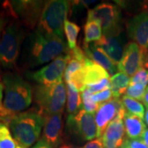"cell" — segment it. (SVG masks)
<instances>
[{
  "instance_id": "cell-1",
  "label": "cell",
  "mask_w": 148,
  "mask_h": 148,
  "mask_svg": "<svg viewBox=\"0 0 148 148\" xmlns=\"http://www.w3.org/2000/svg\"><path fill=\"white\" fill-rule=\"evenodd\" d=\"M69 50L64 39L43 33L36 28L23 43L20 64L23 69H34L53 61Z\"/></svg>"
},
{
  "instance_id": "cell-2",
  "label": "cell",
  "mask_w": 148,
  "mask_h": 148,
  "mask_svg": "<svg viewBox=\"0 0 148 148\" xmlns=\"http://www.w3.org/2000/svg\"><path fill=\"white\" fill-rule=\"evenodd\" d=\"M4 86L3 106L8 114L15 115L27 110L33 101L34 90L31 84L17 73L5 72L2 75Z\"/></svg>"
},
{
  "instance_id": "cell-3",
  "label": "cell",
  "mask_w": 148,
  "mask_h": 148,
  "mask_svg": "<svg viewBox=\"0 0 148 148\" xmlns=\"http://www.w3.org/2000/svg\"><path fill=\"white\" fill-rule=\"evenodd\" d=\"M45 123V117L35 106L13 115L8 127L16 143L29 148L40 140Z\"/></svg>"
},
{
  "instance_id": "cell-4",
  "label": "cell",
  "mask_w": 148,
  "mask_h": 148,
  "mask_svg": "<svg viewBox=\"0 0 148 148\" xmlns=\"http://www.w3.org/2000/svg\"><path fill=\"white\" fill-rule=\"evenodd\" d=\"M28 34L27 27L16 17L7 24L0 37V64L3 68L17 69L22 45Z\"/></svg>"
},
{
  "instance_id": "cell-5",
  "label": "cell",
  "mask_w": 148,
  "mask_h": 148,
  "mask_svg": "<svg viewBox=\"0 0 148 148\" xmlns=\"http://www.w3.org/2000/svg\"><path fill=\"white\" fill-rule=\"evenodd\" d=\"M33 97L36 107L45 117L63 114L67 101V89L63 81L52 86L37 85Z\"/></svg>"
},
{
  "instance_id": "cell-6",
  "label": "cell",
  "mask_w": 148,
  "mask_h": 148,
  "mask_svg": "<svg viewBox=\"0 0 148 148\" xmlns=\"http://www.w3.org/2000/svg\"><path fill=\"white\" fill-rule=\"evenodd\" d=\"M69 10V1H48L36 28L43 33L64 39V23L67 20Z\"/></svg>"
},
{
  "instance_id": "cell-7",
  "label": "cell",
  "mask_w": 148,
  "mask_h": 148,
  "mask_svg": "<svg viewBox=\"0 0 148 148\" xmlns=\"http://www.w3.org/2000/svg\"><path fill=\"white\" fill-rule=\"evenodd\" d=\"M66 132L69 136L79 140L80 143L94 140L97 138L95 115L86 113L83 109L76 115H68Z\"/></svg>"
},
{
  "instance_id": "cell-8",
  "label": "cell",
  "mask_w": 148,
  "mask_h": 148,
  "mask_svg": "<svg viewBox=\"0 0 148 148\" xmlns=\"http://www.w3.org/2000/svg\"><path fill=\"white\" fill-rule=\"evenodd\" d=\"M68 52L59 55L39 70L27 71L25 73L26 78L41 86H52L61 82L69 62Z\"/></svg>"
},
{
  "instance_id": "cell-9",
  "label": "cell",
  "mask_w": 148,
  "mask_h": 148,
  "mask_svg": "<svg viewBox=\"0 0 148 148\" xmlns=\"http://www.w3.org/2000/svg\"><path fill=\"white\" fill-rule=\"evenodd\" d=\"M120 10L114 4L101 3L87 12V20H97L101 23L103 35L121 31Z\"/></svg>"
},
{
  "instance_id": "cell-10",
  "label": "cell",
  "mask_w": 148,
  "mask_h": 148,
  "mask_svg": "<svg viewBox=\"0 0 148 148\" xmlns=\"http://www.w3.org/2000/svg\"><path fill=\"white\" fill-rule=\"evenodd\" d=\"M8 3L17 19L30 30L38 26L46 4L44 1H8Z\"/></svg>"
},
{
  "instance_id": "cell-11",
  "label": "cell",
  "mask_w": 148,
  "mask_h": 148,
  "mask_svg": "<svg viewBox=\"0 0 148 148\" xmlns=\"http://www.w3.org/2000/svg\"><path fill=\"white\" fill-rule=\"evenodd\" d=\"M126 27L129 38L143 50H147L148 49V3L144 4L143 10L127 21Z\"/></svg>"
},
{
  "instance_id": "cell-12",
  "label": "cell",
  "mask_w": 148,
  "mask_h": 148,
  "mask_svg": "<svg viewBox=\"0 0 148 148\" xmlns=\"http://www.w3.org/2000/svg\"><path fill=\"white\" fill-rule=\"evenodd\" d=\"M145 50L133 41L126 45L118 70L127 76H134L139 69L143 67Z\"/></svg>"
},
{
  "instance_id": "cell-13",
  "label": "cell",
  "mask_w": 148,
  "mask_h": 148,
  "mask_svg": "<svg viewBox=\"0 0 148 148\" xmlns=\"http://www.w3.org/2000/svg\"><path fill=\"white\" fill-rule=\"evenodd\" d=\"M125 110L122 101L116 98H113L110 101L101 104L95 115L97 127V138H101L108 125L121 112Z\"/></svg>"
},
{
  "instance_id": "cell-14",
  "label": "cell",
  "mask_w": 148,
  "mask_h": 148,
  "mask_svg": "<svg viewBox=\"0 0 148 148\" xmlns=\"http://www.w3.org/2000/svg\"><path fill=\"white\" fill-rule=\"evenodd\" d=\"M126 110L121 112L106 127L101 137L104 148H119L125 140V128L123 124V117Z\"/></svg>"
},
{
  "instance_id": "cell-15",
  "label": "cell",
  "mask_w": 148,
  "mask_h": 148,
  "mask_svg": "<svg viewBox=\"0 0 148 148\" xmlns=\"http://www.w3.org/2000/svg\"><path fill=\"white\" fill-rule=\"evenodd\" d=\"M64 121L63 114L45 117L42 138L53 148L58 147L64 143Z\"/></svg>"
},
{
  "instance_id": "cell-16",
  "label": "cell",
  "mask_w": 148,
  "mask_h": 148,
  "mask_svg": "<svg viewBox=\"0 0 148 148\" xmlns=\"http://www.w3.org/2000/svg\"><path fill=\"white\" fill-rule=\"evenodd\" d=\"M121 37V31L109 35H103L101 39L95 44L100 47L114 63L119 64L121 61L123 50L126 45H123Z\"/></svg>"
},
{
  "instance_id": "cell-17",
  "label": "cell",
  "mask_w": 148,
  "mask_h": 148,
  "mask_svg": "<svg viewBox=\"0 0 148 148\" xmlns=\"http://www.w3.org/2000/svg\"><path fill=\"white\" fill-rule=\"evenodd\" d=\"M83 50L87 58L95 62V64L101 65L110 73V75L113 76L117 73L118 68L116 67V64H114V63L109 58V56L95 43L83 45Z\"/></svg>"
},
{
  "instance_id": "cell-18",
  "label": "cell",
  "mask_w": 148,
  "mask_h": 148,
  "mask_svg": "<svg viewBox=\"0 0 148 148\" xmlns=\"http://www.w3.org/2000/svg\"><path fill=\"white\" fill-rule=\"evenodd\" d=\"M84 80L86 86L92 85L105 78H110V73L101 65L95 64L90 58H86L85 61Z\"/></svg>"
},
{
  "instance_id": "cell-19",
  "label": "cell",
  "mask_w": 148,
  "mask_h": 148,
  "mask_svg": "<svg viewBox=\"0 0 148 148\" xmlns=\"http://www.w3.org/2000/svg\"><path fill=\"white\" fill-rule=\"evenodd\" d=\"M125 134L128 139H139L146 131V124L143 119L126 111L123 117Z\"/></svg>"
},
{
  "instance_id": "cell-20",
  "label": "cell",
  "mask_w": 148,
  "mask_h": 148,
  "mask_svg": "<svg viewBox=\"0 0 148 148\" xmlns=\"http://www.w3.org/2000/svg\"><path fill=\"white\" fill-rule=\"evenodd\" d=\"M110 80V89L112 90L114 98L119 99L122 95L126 93L127 87L130 85L131 78L127 74L119 72L111 76Z\"/></svg>"
},
{
  "instance_id": "cell-21",
  "label": "cell",
  "mask_w": 148,
  "mask_h": 148,
  "mask_svg": "<svg viewBox=\"0 0 148 148\" xmlns=\"http://www.w3.org/2000/svg\"><path fill=\"white\" fill-rule=\"evenodd\" d=\"M103 36L101 23L97 20H87L84 26L83 45H89L91 42H97Z\"/></svg>"
},
{
  "instance_id": "cell-22",
  "label": "cell",
  "mask_w": 148,
  "mask_h": 148,
  "mask_svg": "<svg viewBox=\"0 0 148 148\" xmlns=\"http://www.w3.org/2000/svg\"><path fill=\"white\" fill-rule=\"evenodd\" d=\"M67 113L68 115H76L82 107V95L72 86L67 85Z\"/></svg>"
},
{
  "instance_id": "cell-23",
  "label": "cell",
  "mask_w": 148,
  "mask_h": 148,
  "mask_svg": "<svg viewBox=\"0 0 148 148\" xmlns=\"http://www.w3.org/2000/svg\"><path fill=\"white\" fill-rule=\"evenodd\" d=\"M80 27L73 21L66 20L64 23V33L67 38L69 49H73L77 47V36L80 32Z\"/></svg>"
},
{
  "instance_id": "cell-24",
  "label": "cell",
  "mask_w": 148,
  "mask_h": 148,
  "mask_svg": "<svg viewBox=\"0 0 148 148\" xmlns=\"http://www.w3.org/2000/svg\"><path fill=\"white\" fill-rule=\"evenodd\" d=\"M121 101L124 109L127 110V113L140 117L141 119H144L145 108L141 102L126 95L122 97Z\"/></svg>"
},
{
  "instance_id": "cell-25",
  "label": "cell",
  "mask_w": 148,
  "mask_h": 148,
  "mask_svg": "<svg viewBox=\"0 0 148 148\" xmlns=\"http://www.w3.org/2000/svg\"><path fill=\"white\" fill-rule=\"evenodd\" d=\"M17 144L9 127L3 123H0V148H16Z\"/></svg>"
},
{
  "instance_id": "cell-26",
  "label": "cell",
  "mask_w": 148,
  "mask_h": 148,
  "mask_svg": "<svg viewBox=\"0 0 148 148\" xmlns=\"http://www.w3.org/2000/svg\"><path fill=\"white\" fill-rule=\"evenodd\" d=\"M68 54H69V52H68ZM84 65L85 62H82V61H80L77 58L70 57L69 55V62H68V64H67V67H66L64 75L65 82H68V81L72 77L73 74L83 69Z\"/></svg>"
},
{
  "instance_id": "cell-27",
  "label": "cell",
  "mask_w": 148,
  "mask_h": 148,
  "mask_svg": "<svg viewBox=\"0 0 148 148\" xmlns=\"http://www.w3.org/2000/svg\"><path fill=\"white\" fill-rule=\"evenodd\" d=\"M92 93L90 90L86 89L84 91H82V107L86 113H89L91 114H94L96 113V111L98 110L100 104H97L94 101H92L91 96H92Z\"/></svg>"
},
{
  "instance_id": "cell-28",
  "label": "cell",
  "mask_w": 148,
  "mask_h": 148,
  "mask_svg": "<svg viewBox=\"0 0 148 148\" xmlns=\"http://www.w3.org/2000/svg\"><path fill=\"white\" fill-rule=\"evenodd\" d=\"M147 90V86L143 84H130L127 87L125 95L137 101H143Z\"/></svg>"
},
{
  "instance_id": "cell-29",
  "label": "cell",
  "mask_w": 148,
  "mask_h": 148,
  "mask_svg": "<svg viewBox=\"0 0 148 148\" xmlns=\"http://www.w3.org/2000/svg\"><path fill=\"white\" fill-rule=\"evenodd\" d=\"M130 84H143L147 86L148 84V70L144 67L141 68L138 72L132 76Z\"/></svg>"
},
{
  "instance_id": "cell-30",
  "label": "cell",
  "mask_w": 148,
  "mask_h": 148,
  "mask_svg": "<svg viewBox=\"0 0 148 148\" xmlns=\"http://www.w3.org/2000/svg\"><path fill=\"white\" fill-rule=\"evenodd\" d=\"M86 89L90 90L92 94H95L105 90L110 89V78H105L96 83L87 86Z\"/></svg>"
},
{
  "instance_id": "cell-31",
  "label": "cell",
  "mask_w": 148,
  "mask_h": 148,
  "mask_svg": "<svg viewBox=\"0 0 148 148\" xmlns=\"http://www.w3.org/2000/svg\"><path fill=\"white\" fill-rule=\"evenodd\" d=\"M113 98H114V95H113L111 89H108V90H105L103 91H101V92L95 93V94H93L91 96L92 101L95 103H97V104H100V105L110 101Z\"/></svg>"
},
{
  "instance_id": "cell-32",
  "label": "cell",
  "mask_w": 148,
  "mask_h": 148,
  "mask_svg": "<svg viewBox=\"0 0 148 148\" xmlns=\"http://www.w3.org/2000/svg\"><path fill=\"white\" fill-rule=\"evenodd\" d=\"M3 7H4V9H3L4 12H0V37H1L2 32L3 31L4 27L7 26V24L8 22L9 17H16L13 15L10 8L6 3H3Z\"/></svg>"
},
{
  "instance_id": "cell-33",
  "label": "cell",
  "mask_w": 148,
  "mask_h": 148,
  "mask_svg": "<svg viewBox=\"0 0 148 148\" xmlns=\"http://www.w3.org/2000/svg\"><path fill=\"white\" fill-rule=\"evenodd\" d=\"M123 146L128 148H148L142 139H126Z\"/></svg>"
},
{
  "instance_id": "cell-34",
  "label": "cell",
  "mask_w": 148,
  "mask_h": 148,
  "mask_svg": "<svg viewBox=\"0 0 148 148\" xmlns=\"http://www.w3.org/2000/svg\"><path fill=\"white\" fill-rule=\"evenodd\" d=\"M3 90H4V86H3V83L0 78V114H3L6 117H8V118H12L13 115H11L9 114H8L7 111L5 110V109H4V106H3Z\"/></svg>"
},
{
  "instance_id": "cell-35",
  "label": "cell",
  "mask_w": 148,
  "mask_h": 148,
  "mask_svg": "<svg viewBox=\"0 0 148 148\" xmlns=\"http://www.w3.org/2000/svg\"><path fill=\"white\" fill-rule=\"evenodd\" d=\"M82 148H104L102 139L101 138H96L92 141L86 143Z\"/></svg>"
},
{
  "instance_id": "cell-36",
  "label": "cell",
  "mask_w": 148,
  "mask_h": 148,
  "mask_svg": "<svg viewBox=\"0 0 148 148\" xmlns=\"http://www.w3.org/2000/svg\"><path fill=\"white\" fill-rule=\"evenodd\" d=\"M32 148H53L49 143L45 141L42 138H40Z\"/></svg>"
},
{
  "instance_id": "cell-37",
  "label": "cell",
  "mask_w": 148,
  "mask_h": 148,
  "mask_svg": "<svg viewBox=\"0 0 148 148\" xmlns=\"http://www.w3.org/2000/svg\"><path fill=\"white\" fill-rule=\"evenodd\" d=\"M12 117H13V116H12ZM11 119H12V118H8V117H6V116H4L3 114H0V123H3L7 124L8 126V124H9V122H10Z\"/></svg>"
},
{
  "instance_id": "cell-38",
  "label": "cell",
  "mask_w": 148,
  "mask_h": 148,
  "mask_svg": "<svg viewBox=\"0 0 148 148\" xmlns=\"http://www.w3.org/2000/svg\"><path fill=\"white\" fill-rule=\"evenodd\" d=\"M58 148H82L77 147V146H75L73 144H71V143H63Z\"/></svg>"
},
{
  "instance_id": "cell-39",
  "label": "cell",
  "mask_w": 148,
  "mask_h": 148,
  "mask_svg": "<svg viewBox=\"0 0 148 148\" xmlns=\"http://www.w3.org/2000/svg\"><path fill=\"white\" fill-rule=\"evenodd\" d=\"M143 67L148 70V49L145 50V54H144V63H143Z\"/></svg>"
},
{
  "instance_id": "cell-40",
  "label": "cell",
  "mask_w": 148,
  "mask_h": 148,
  "mask_svg": "<svg viewBox=\"0 0 148 148\" xmlns=\"http://www.w3.org/2000/svg\"><path fill=\"white\" fill-rule=\"evenodd\" d=\"M141 138H142V140L146 143V145L148 147V129H146V131L144 132Z\"/></svg>"
},
{
  "instance_id": "cell-41",
  "label": "cell",
  "mask_w": 148,
  "mask_h": 148,
  "mask_svg": "<svg viewBox=\"0 0 148 148\" xmlns=\"http://www.w3.org/2000/svg\"><path fill=\"white\" fill-rule=\"evenodd\" d=\"M143 102L144 103V105L146 106H148V87L147 90H146V93L144 95V97H143Z\"/></svg>"
},
{
  "instance_id": "cell-42",
  "label": "cell",
  "mask_w": 148,
  "mask_h": 148,
  "mask_svg": "<svg viewBox=\"0 0 148 148\" xmlns=\"http://www.w3.org/2000/svg\"><path fill=\"white\" fill-rule=\"evenodd\" d=\"M146 112H145V115H144V119L146 122V124L148 126V106H146Z\"/></svg>"
},
{
  "instance_id": "cell-43",
  "label": "cell",
  "mask_w": 148,
  "mask_h": 148,
  "mask_svg": "<svg viewBox=\"0 0 148 148\" xmlns=\"http://www.w3.org/2000/svg\"><path fill=\"white\" fill-rule=\"evenodd\" d=\"M16 148H26V147H22V146H21V145H20V144H17V147H16Z\"/></svg>"
},
{
  "instance_id": "cell-44",
  "label": "cell",
  "mask_w": 148,
  "mask_h": 148,
  "mask_svg": "<svg viewBox=\"0 0 148 148\" xmlns=\"http://www.w3.org/2000/svg\"><path fill=\"white\" fill-rule=\"evenodd\" d=\"M119 148H128V147H125V146H123V145L121 147H119Z\"/></svg>"
}]
</instances>
